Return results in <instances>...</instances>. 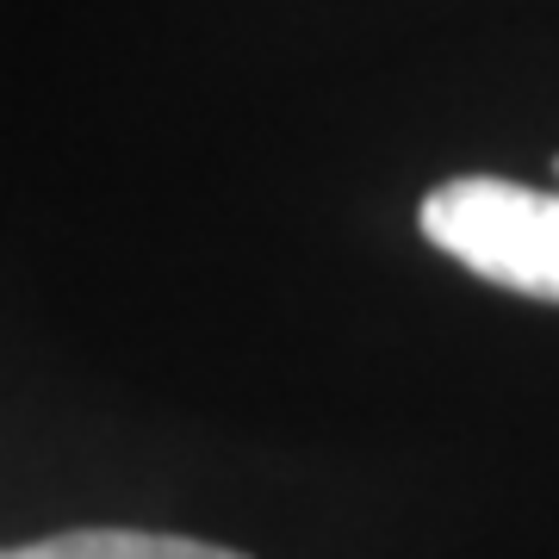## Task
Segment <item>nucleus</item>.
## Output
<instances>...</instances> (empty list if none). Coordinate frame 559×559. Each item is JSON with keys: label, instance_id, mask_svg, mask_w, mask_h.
<instances>
[{"label": "nucleus", "instance_id": "f257e3e1", "mask_svg": "<svg viewBox=\"0 0 559 559\" xmlns=\"http://www.w3.org/2000/svg\"><path fill=\"white\" fill-rule=\"evenodd\" d=\"M423 237L503 293L559 305V193L498 175L441 180L423 200Z\"/></svg>", "mask_w": 559, "mask_h": 559}, {"label": "nucleus", "instance_id": "f03ea898", "mask_svg": "<svg viewBox=\"0 0 559 559\" xmlns=\"http://www.w3.org/2000/svg\"><path fill=\"white\" fill-rule=\"evenodd\" d=\"M0 559H249V554L187 535H143V528H75V535L32 540V547H7Z\"/></svg>", "mask_w": 559, "mask_h": 559}, {"label": "nucleus", "instance_id": "7ed1b4c3", "mask_svg": "<svg viewBox=\"0 0 559 559\" xmlns=\"http://www.w3.org/2000/svg\"><path fill=\"white\" fill-rule=\"evenodd\" d=\"M554 175H559V162H554Z\"/></svg>", "mask_w": 559, "mask_h": 559}]
</instances>
